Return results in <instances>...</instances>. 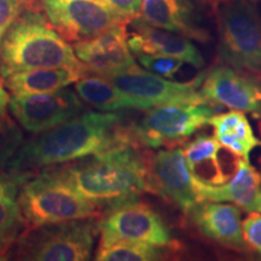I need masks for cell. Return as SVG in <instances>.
<instances>
[{
  "instance_id": "obj_26",
  "label": "cell",
  "mask_w": 261,
  "mask_h": 261,
  "mask_svg": "<svg viewBox=\"0 0 261 261\" xmlns=\"http://www.w3.org/2000/svg\"><path fill=\"white\" fill-rule=\"evenodd\" d=\"M138 58L139 63L145 68L146 70L151 71L160 76L173 77L180 70L182 64L185 63L180 58L166 56V55H148V54H138L136 55Z\"/></svg>"
},
{
  "instance_id": "obj_30",
  "label": "cell",
  "mask_w": 261,
  "mask_h": 261,
  "mask_svg": "<svg viewBox=\"0 0 261 261\" xmlns=\"http://www.w3.org/2000/svg\"><path fill=\"white\" fill-rule=\"evenodd\" d=\"M10 103V97L8 92H6L3 85L0 84V120L4 119L6 116V112H8V106Z\"/></svg>"
},
{
  "instance_id": "obj_22",
  "label": "cell",
  "mask_w": 261,
  "mask_h": 261,
  "mask_svg": "<svg viewBox=\"0 0 261 261\" xmlns=\"http://www.w3.org/2000/svg\"><path fill=\"white\" fill-rule=\"evenodd\" d=\"M220 148L218 140L210 136H198L182 145L189 168L196 180L219 185L230 179L220 162Z\"/></svg>"
},
{
  "instance_id": "obj_20",
  "label": "cell",
  "mask_w": 261,
  "mask_h": 261,
  "mask_svg": "<svg viewBox=\"0 0 261 261\" xmlns=\"http://www.w3.org/2000/svg\"><path fill=\"white\" fill-rule=\"evenodd\" d=\"M85 75H87L85 70L71 68H42L10 75L5 85L12 96L50 93L69 87Z\"/></svg>"
},
{
  "instance_id": "obj_25",
  "label": "cell",
  "mask_w": 261,
  "mask_h": 261,
  "mask_svg": "<svg viewBox=\"0 0 261 261\" xmlns=\"http://www.w3.org/2000/svg\"><path fill=\"white\" fill-rule=\"evenodd\" d=\"M23 144V133L6 115L0 120V169L6 168Z\"/></svg>"
},
{
  "instance_id": "obj_7",
  "label": "cell",
  "mask_w": 261,
  "mask_h": 261,
  "mask_svg": "<svg viewBox=\"0 0 261 261\" xmlns=\"http://www.w3.org/2000/svg\"><path fill=\"white\" fill-rule=\"evenodd\" d=\"M214 115L212 103H169L145 110L127 127L133 145L158 149L182 146Z\"/></svg>"
},
{
  "instance_id": "obj_10",
  "label": "cell",
  "mask_w": 261,
  "mask_h": 261,
  "mask_svg": "<svg viewBox=\"0 0 261 261\" xmlns=\"http://www.w3.org/2000/svg\"><path fill=\"white\" fill-rule=\"evenodd\" d=\"M50 24L67 41L92 39L128 19L99 0H39Z\"/></svg>"
},
{
  "instance_id": "obj_8",
  "label": "cell",
  "mask_w": 261,
  "mask_h": 261,
  "mask_svg": "<svg viewBox=\"0 0 261 261\" xmlns=\"http://www.w3.org/2000/svg\"><path fill=\"white\" fill-rule=\"evenodd\" d=\"M132 241L166 247L174 244L161 217L137 198L110 205L100 220L99 246Z\"/></svg>"
},
{
  "instance_id": "obj_19",
  "label": "cell",
  "mask_w": 261,
  "mask_h": 261,
  "mask_svg": "<svg viewBox=\"0 0 261 261\" xmlns=\"http://www.w3.org/2000/svg\"><path fill=\"white\" fill-rule=\"evenodd\" d=\"M29 177L12 171L0 173V254L3 256L27 228L18 195Z\"/></svg>"
},
{
  "instance_id": "obj_15",
  "label": "cell",
  "mask_w": 261,
  "mask_h": 261,
  "mask_svg": "<svg viewBox=\"0 0 261 261\" xmlns=\"http://www.w3.org/2000/svg\"><path fill=\"white\" fill-rule=\"evenodd\" d=\"M187 215L202 236L231 249L246 252L249 249L243 237L241 210L236 204L201 201Z\"/></svg>"
},
{
  "instance_id": "obj_17",
  "label": "cell",
  "mask_w": 261,
  "mask_h": 261,
  "mask_svg": "<svg viewBox=\"0 0 261 261\" xmlns=\"http://www.w3.org/2000/svg\"><path fill=\"white\" fill-rule=\"evenodd\" d=\"M195 189L200 201L232 202L247 212H255L261 190V173L248 160L237 158L234 173L226 182L205 184L195 179Z\"/></svg>"
},
{
  "instance_id": "obj_1",
  "label": "cell",
  "mask_w": 261,
  "mask_h": 261,
  "mask_svg": "<svg viewBox=\"0 0 261 261\" xmlns=\"http://www.w3.org/2000/svg\"><path fill=\"white\" fill-rule=\"evenodd\" d=\"M130 142L122 117L115 113H84L22 144L8 171L37 174L39 169L74 162Z\"/></svg>"
},
{
  "instance_id": "obj_12",
  "label": "cell",
  "mask_w": 261,
  "mask_h": 261,
  "mask_svg": "<svg viewBox=\"0 0 261 261\" xmlns=\"http://www.w3.org/2000/svg\"><path fill=\"white\" fill-rule=\"evenodd\" d=\"M9 107L19 125L35 135L54 128L87 110L76 91L68 87L50 93L12 96Z\"/></svg>"
},
{
  "instance_id": "obj_13",
  "label": "cell",
  "mask_w": 261,
  "mask_h": 261,
  "mask_svg": "<svg viewBox=\"0 0 261 261\" xmlns=\"http://www.w3.org/2000/svg\"><path fill=\"white\" fill-rule=\"evenodd\" d=\"M201 92L211 102L231 110L261 116V86L250 74L227 64L217 65L204 75Z\"/></svg>"
},
{
  "instance_id": "obj_18",
  "label": "cell",
  "mask_w": 261,
  "mask_h": 261,
  "mask_svg": "<svg viewBox=\"0 0 261 261\" xmlns=\"http://www.w3.org/2000/svg\"><path fill=\"white\" fill-rule=\"evenodd\" d=\"M140 17L154 27L205 42L210 34L196 23L190 0H142Z\"/></svg>"
},
{
  "instance_id": "obj_29",
  "label": "cell",
  "mask_w": 261,
  "mask_h": 261,
  "mask_svg": "<svg viewBox=\"0 0 261 261\" xmlns=\"http://www.w3.org/2000/svg\"><path fill=\"white\" fill-rule=\"evenodd\" d=\"M121 17L132 21L140 16L142 0H99Z\"/></svg>"
},
{
  "instance_id": "obj_27",
  "label": "cell",
  "mask_w": 261,
  "mask_h": 261,
  "mask_svg": "<svg viewBox=\"0 0 261 261\" xmlns=\"http://www.w3.org/2000/svg\"><path fill=\"white\" fill-rule=\"evenodd\" d=\"M22 0H0V41L22 14Z\"/></svg>"
},
{
  "instance_id": "obj_16",
  "label": "cell",
  "mask_w": 261,
  "mask_h": 261,
  "mask_svg": "<svg viewBox=\"0 0 261 261\" xmlns=\"http://www.w3.org/2000/svg\"><path fill=\"white\" fill-rule=\"evenodd\" d=\"M130 32L127 33V44L130 52L148 55H166L180 58L200 69L204 60L198 48L184 35L149 24L142 17H137L128 23Z\"/></svg>"
},
{
  "instance_id": "obj_4",
  "label": "cell",
  "mask_w": 261,
  "mask_h": 261,
  "mask_svg": "<svg viewBox=\"0 0 261 261\" xmlns=\"http://www.w3.org/2000/svg\"><path fill=\"white\" fill-rule=\"evenodd\" d=\"M19 205L25 230L62 221L100 217L104 210L84 197L60 168H46L22 185Z\"/></svg>"
},
{
  "instance_id": "obj_2",
  "label": "cell",
  "mask_w": 261,
  "mask_h": 261,
  "mask_svg": "<svg viewBox=\"0 0 261 261\" xmlns=\"http://www.w3.org/2000/svg\"><path fill=\"white\" fill-rule=\"evenodd\" d=\"M142 149L125 143L57 167L86 200L106 211L148 191V151Z\"/></svg>"
},
{
  "instance_id": "obj_28",
  "label": "cell",
  "mask_w": 261,
  "mask_h": 261,
  "mask_svg": "<svg viewBox=\"0 0 261 261\" xmlns=\"http://www.w3.org/2000/svg\"><path fill=\"white\" fill-rule=\"evenodd\" d=\"M242 231L248 246L261 255V213L250 212L242 221Z\"/></svg>"
},
{
  "instance_id": "obj_32",
  "label": "cell",
  "mask_w": 261,
  "mask_h": 261,
  "mask_svg": "<svg viewBox=\"0 0 261 261\" xmlns=\"http://www.w3.org/2000/svg\"><path fill=\"white\" fill-rule=\"evenodd\" d=\"M249 2H252V3H257V2H259V0H249Z\"/></svg>"
},
{
  "instance_id": "obj_24",
  "label": "cell",
  "mask_w": 261,
  "mask_h": 261,
  "mask_svg": "<svg viewBox=\"0 0 261 261\" xmlns=\"http://www.w3.org/2000/svg\"><path fill=\"white\" fill-rule=\"evenodd\" d=\"M160 246L132 242V241H119L107 246H99L96 253L98 261H151L159 260L163 255Z\"/></svg>"
},
{
  "instance_id": "obj_23",
  "label": "cell",
  "mask_w": 261,
  "mask_h": 261,
  "mask_svg": "<svg viewBox=\"0 0 261 261\" xmlns=\"http://www.w3.org/2000/svg\"><path fill=\"white\" fill-rule=\"evenodd\" d=\"M75 91L83 102L99 112L114 113L125 109H138L133 98L123 94L108 77L87 74L75 83Z\"/></svg>"
},
{
  "instance_id": "obj_14",
  "label": "cell",
  "mask_w": 261,
  "mask_h": 261,
  "mask_svg": "<svg viewBox=\"0 0 261 261\" xmlns=\"http://www.w3.org/2000/svg\"><path fill=\"white\" fill-rule=\"evenodd\" d=\"M127 24H119L92 39L75 42V55L89 74L110 77L136 64L127 44Z\"/></svg>"
},
{
  "instance_id": "obj_33",
  "label": "cell",
  "mask_w": 261,
  "mask_h": 261,
  "mask_svg": "<svg viewBox=\"0 0 261 261\" xmlns=\"http://www.w3.org/2000/svg\"><path fill=\"white\" fill-rule=\"evenodd\" d=\"M259 129H260V133H261V121H260V123H259Z\"/></svg>"
},
{
  "instance_id": "obj_6",
  "label": "cell",
  "mask_w": 261,
  "mask_h": 261,
  "mask_svg": "<svg viewBox=\"0 0 261 261\" xmlns=\"http://www.w3.org/2000/svg\"><path fill=\"white\" fill-rule=\"evenodd\" d=\"M98 232L100 220L97 217L42 225L18 237L12 255L28 261L90 260Z\"/></svg>"
},
{
  "instance_id": "obj_5",
  "label": "cell",
  "mask_w": 261,
  "mask_h": 261,
  "mask_svg": "<svg viewBox=\"0 0 261 261\" xmlns=\"http://www.w3.org/2000/svg\"><path fill=\"white\" fill-rule=\"evenodd\" d=\"M217 23L223 64L261 75V18L249 0H208Z\"/></svg>"
},
{
  "instance_id": "obj_3",
  "label": "cell",
  "mask_w": 261,
  "mask_h": 261,
  "mask_svg": "<svg viewBox=\"0 0 261 261\" xmlns=\"http://www.w3.org/2000/svg\"><path fill=\"white\" fill-rule=\"evenodd\" d=\"M42 68L86 67L75 55L74 47L35 11H24L0 41V74L6 79L19 71Z\"/></svg>"
},
{
  "instance_id": "obj_21",
  "label": "cell",
  "mask_w": 261,
  "mask_h": 261,
  "mask_svg": "<svg viewBox=\"0 0 261 261\" xmlns=\"http://www.w3.org/2000/svg\"><path fill=\"white\" fill-rule=\"evenodd\" d=\"M208 123L213 127L214 138L218 143L236 158L249 160L250 152L256 146H261V140L254 135L252 126L242 112L232 110L213 115Z\"/></svg>"
},
{
  "instance_id": "obj_11",
  "label": "cell",
  "mask_w": 261,
  "mask_h": 261,
  "mask_svg": "<svg viewBox=\"0 0 261 261\" xmlns=\"http://www.w3.org/2000/svg\"><path fill=\"white\" fill-rule=\"evenodd\" d=\"M146 171L148 191L178 207L185 214L201 202L182 146L148 151Z\"/></svg>"
},
{
  "instance_id": "obj_31",
  "label": "cell",
  "mask_w": 261,
  "mask_h": 261,
  "mask_svg": "<svg viewBox=\"0 0 261 261\" xmlns=\"http://www.w3.org/2000/svg\"><path fill=\"white\" fill-rule=\"evenodd\" d=\"M255 212H259V213H261V190H260V195H259V198H257V202H256V207H255Z\"/></svg>"
},
{
  "instance_id": "obj_9",
  "label": "cell",
  "mask_w": 261,
  "mask_h": 261,
  "mask_svg": "<svg viewBox=\"0 0 261 261\" xmlns=\"http://www.w3.org/2000/svg\"><path fill=\"white\" fill-rule=\"evenodd\" d=\"M204 73L189 83L167 80L135 64L122 73L108 77L123 94L136 100L139 110L169 103H213L198 92Z\"/></svg>"
}]
</instances>
